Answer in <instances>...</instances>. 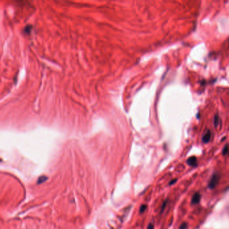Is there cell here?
Listing matches in <instances>:
<instances>
[{
  "label": "cell",
  "mask_w": 229,
  "mask_h": 229,
  "mask_svg": "<svg viewBox=\"0 0 229 229\" xmlns=\"http://www.w3.org/2000/svg\"><path fill=\"white\" fill-rule=\"evenodd\" d=\"M227 152H228V145H226V146L223 149V151H222V154H223L224 155H226L227 154Z\"/></svg>",
  "instance_id": "7"
},
{
  "label": "cell",
  "mask_w": 229,
  "mask_h": 229,
  "mask_svg": "<svg viewBox=\"0 0 229 229\" xmlns=\"http://www.w3.org/2000/svg\"><path fill=\"white\" fill-rule=\"evenodd\" d=\"M187 228H188V224L186 223V222H184V223H182L180 227V229H187Z\"/></svg>",
  "instance_id": "6"
},
{
  "label": "cell",
  "mask_w": 229,
  "mask_h": 229,
  "mask_svg": "<svg viewBox=\"0 0 229 229\" xmlns=\"http://www.w3.org/2000/svg\"><path fill=\"white\" fill-rule=\"evenodd\" d=\"M187 163L190 165L191 166V167H196L197 166V158L195 157V156H193V157H191L189 158L187 160Z\"/></svg>",
  "instance_id": "2"
},
{
  "label": "cell",
  "mask_w": 229,
  "mask_h": 229,
  "mask_svg": "<svg viewBox=\"0 0 229 229\" xmlns=\"http://www.w3.org/2000/svg\"><path fill=\"white\" fill-rule=\"evenodd\" d=\"M166 204H167V201H165V202H164V203H163V206H162V208H161V212H163V211L164 210V209H165V206H166Z\"/></svg>",
  "instance_id": "9"
},
{
  "label": "cell",
  "mask_w": 229,
  "mask_h": 229,
  "mask_svg": "<svg viewBox=\"0 0 229 229\" xmlns=\"http://www.w3.org/2000/svg\"><path fill=\"white\" fill-rule=\"evenodd\" d=\"M219 121H220V118H219V116L218 114L215 115V116H214V126H215L216 128L218 126Z\"/></svg>",
  "instance_id": "5"
},
{
  "label": "cell",
  "mask_w": 229,
  "mask_h": 229,
  "mask_svg": "<svg viewBox=\"0 0 229 229\" xmlns=\"http://www.w3.org/2000/svg\"><path fill=\"white\" fill-rule=\"evenodd\" d=\"M200 198H201V195L200 193H198V192H197V193H195L194 195L193 198H192L191 199V204H197L199 203V202H200Z\"/></svg>",
  "instance_id": "3"
},
{
  "label": "cell",
  "mask_w": 229,
  "mask_h": 229,
  "mask_svg": "<svg viewBox=\"0 0 229 229\" xmlns=\"http://www.w3.org/2000/svg\"><path fill=\"white\" fill-rule=\"evenodd\" d=\"M211 138V132L210 131H208L206 134L204 135L203 138H202V141H203L204 143H208L209 141H210Z\"/></svg>",
  "instance_id": "4"
},
{
  "label": "cell",
  "mask_w": 229,
  "mask_h": 229,
  "mask_svg": "<svg viewBox=\"0 0 229 229\" xmlns=\"http://www.w3.org/2000/svg\"><path fill=\"white\" fill-rule=\"evenodd\" d=\"M219 181V175L218 174H214L212 175L210 181L209 182L208 187L210 189H214L216 186Z\"/></svg>",
  "instance_id": "1"
},
{
  "label": "cell",
  "mask_w": 229,
  "mask_h": 229,
  "mask_svg": "<svg viewBox=\"0 0 229 229\" xmlns=\"http://www.w3.org/2000/svg\"><path fill=\"white\" fill-rule=\"evenodd\" d=\"M176 181H177V179H174V180H172L171 181L169 182V185H173V184H175V182H176Z\"/></svg>",
  "instance_id": "10"
},
{
  "label": "cell",
  "mask_w": 229,
  "mask_h": 229,
  "mask_svg": "<svg viewBox=\"0 0 229 229\" xmlns=\"http://www.w3.org/2000/svg\"><path fill=\"white\" fill-rule=\"evenodd\" d=\"M146 208H147V206L146 205H142L141 206V208H140V212L141 213H142V212H144L146 210Z\"/></svg>",
  "instance_id": "8"
},
{
  "label": "cell",
  "mask_w": 229,
  "mask_h": 229,
  "mask_svg": "<svg viewBox=\"0 0 229 229\" xmlns=\"http://www.w3.org/2000/svg\"><path fill=\"white\" fill-rule=\"evenodd\" d=\"M147 229H154V227H153V225H152V224H148V227H147Z\"/></svg>",
  "instance_id": "11"
}]
</instances>
